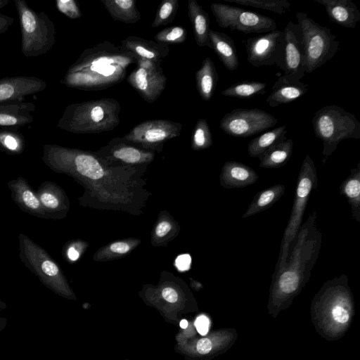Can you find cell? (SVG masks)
I'll list each match as a JSON object with an SVG mask.
<instances>
[{
    "instance_id": "cell-1",
    "label": "cell",
    "mask_w": 360,
    "mask_h": 360,
    "mask_svg": "<svg viewBox=\"0 0 360 360\" xmlns=\"http://www.w3.org/2000/svg\"><path fill=\"white\" fill-rule=\"evenodd\" d=\"M42 160L82 186L78 200L83 207L139 216L151 195L143 179L147 166L112 165L95 152L57 144L43 146Z\"/></svg>"
},
{
    "instance_id": "cell-2",
    "label": "cell",
    "mask_w": 360,
    "mask_h": 360,
    "mask_svg": "<svg viewBox=\"0 0 360 360\" xmlns=\"http://www.w3.org/2000/svg\"><path fill=\"white\" fill-rule=\"evenodd\" d=\"M314 210L302 224L289 248L285 265L274 271L269 288L268 309L271 314L286 308L309 281L322 245V233Z\"/></svg>"
},
{
    "instance_id": "cell-3",
    "label": "cell",
    "mask_w": 360,
    "mask_h": 360,
    "mask_svg": "<svg viewBox=\"0 0 360 360\" xmlns=\"http://www.w3.org/2000/svg\"><path fill=\"white\" fill-rule=\"evenodd\" d=\"M136 58L109 41L85 49L65 72L60 82L67 87L84 91L105 89L121 82Z\"/></svg>"
},
{
    "instance_id": "cell-4",
    "label": "cell",
    "mask_w": 360,
    "mask_h": 360,
    "mask_svg": "<svg viewBox=\"0 0 360 360\" xmlns=\"http://www.w3.org/2000/svg\"><path fill=\"white\" fill-rule=\"evenodd\" d=\"M312 317L321 334L337 339L349 328L354 316L352 293L346 274L328 280L312 302Z\"/></svg>"
},
{
    "instance_id": "cell-5",
    "label": "cell",
    "mask_w": 360,
    "mask_h": 360,
    "mask_svg": "<svg viewBox=\"0 0 360 360\" xmlns=\"http://www.w3.org/2000/svg\"><path fill=\"white\" fill-rule=\"evenodd\" d=\"M139 295L146 305L155 308L166 322L176 326L184 316L198 309L187 284L169 272L162 274L156 285H143Z\"/></svg>"
},
{
    "instance_id": "cell-6",
    "label": "cell",
    "mask_w": 360,
    "mask_h": 360,
    "mask_svg": "<svg viewBox=\"0 0 360 360\" xmlns=\"http://www.w3.org/2000/svg\"><path fill=\"white\" fill-rule=\"evenodd\" d=\"M120 103L110 98L68 105L57 127L76 134H98L113 130L120 123Z\"/></svg>"
},
{
    "instance_id": "cell-7",
    "label": "cell",
    "mask_w": 360,
    "mask_h": 360,
    "mask_svg": "<svg viewBox=\"0 0 360 360\" xmlns=\"http://www.w3.org/2000/svg\"><path fill=\"white\" fill-rule=\"evenodd\" d=\"M18 239L22 263L54 293L68 300H76V295L61 268L49 252L24 233H20Z\"/></svg>"
},
{
    "instance_id": "cell-8",
    "label": "cell",
    "mask_w": 360,
    "mask_h": 360,
    "mask_svg": "<svg viewBox=\"0 0 360 360\" xmlns=\"http://www.w3.org/2000/svg\"><path fill=\"white\" fill-rule=\"evenodd\" d=\"M312 125L315 136L323 142V164L342 141L360 139V123L356 117L335 105H325L317 110Z\"/></svg>"
},
{
    "instance_id": "cell-9",
    "label": "cell",
    "mask_w": 360,
    "mask_h": 360,
    "mask_svg": "<svg viewBox=\"0 0 360 360\" xmlns=\"http://www.w3.org/2000/svg\"><path fill=\"white\" fill-rule=\"evenodd\" d=\"M21 31V51L25 57H37L54 46L56 27L44 11L33 10L25 0L14 1Z\"/></svg>"
},
{
    "instance_id": "cell-10",
    "label": "cell",
    "mask_w": 360,
    "mask_h": 360,
    "mask_svg": "<svg viewBox=\"0 0 360 360\" xmlns=\"http://www.w3.org/2000/svg\"><path fill=\"white\" fill-rule=\"evenodd\" d=\"M318 176L314 162L307 155L299 172L292 207L288 224L284 231L280 252L274 271L281 269L285 264L289 248L302 224L304 214L311 192L317 187Z\"/></svg>"
},
{
    "instance_id": "cell-11",
    "label": "cell",
    "mask_w": 360,
    "mask_h": 360,
    "mask_svg": "<svg viewBox=\"0 0 360 360\" xmlns=\"http://www.w3.org/2000/svg\"><path fill=\"white\" fill-rule=\"evenodd\" d=\"M194 322L188 321L175 336L174 349L186 360H207L221 353L237 337L233 329H219L205 335L198 336Z\"/></svg>"
},
{
    "instance_id": "cell-12",
    "label": "cell",
    "mask_w": 360,
    "mask_h": 360,
    "mask_svg": "<svg viewBox=\"0 0 360 360\" xmlns=\"http://www.w3.org/2000/svg\"><path fill=\"white\" fill-rule=\"evenodd\" d=\"M304 44V70L311 73L331 60L340 49V42L330 30L315 22L307 13L295 14Z\"/></svg>"
},
{
    "instance_id": "cell-13",
    "label": "cell",
    "mask_w": 360,
    "mask_h": 360,
    "mask_svg": "<svg viewBox=\"0 0 360 360\" xmlns=\"http://www.w3.org/2000/svg\"><path fill=\"white\" fill-rule=\"evenodd\" d=\"M210 9L217 25L225 29L244 34L267 33L277 30L276 22L270 17L234 6L213 3Z\"/></svg>"
},
{
    "instance_id": "cell-14",
    "label": "cell",
    "mask_w": 360,
    "mask_h": 360,
    "mask_svg": "<svg viewBox=\"0 0 360 360\" xmlns=\"http://www.w3.org/2000/svg\"><path fill=\"white\" fill-rule=\"evenodd\" d=\"M277 122V118L263 110L236 108L223 116L219 127L229 136L246 138L264 131Z\"/></svg>"
},
{
    "instance_id": "cell-15",
    "label": "cell",
    "mask_w": 360,
    "mask_h": 360,
    "mask_svg": "<svg viewBox=\"0 0 360 360\" xmlns=\"http://www.w3.org/2000/svg\"><path fill=\"white\" fill-rule=\"evenodd\" d=\"M183 125L167 120H149L134 127L122 139L141 148L160 152L164 143L179 136Z\"/></svg>"
},
{
    "instance_id": "cell-16",
    "label": "cell",
    "mask_w": 360,
    "mask_h": 360,
    "mask_svg": "<svg viewBox=\"0 0 360 360\" xmlns=\"http://www.w3.org/2000/svg\"><path fill=\"white\" fill-rule=\"evenodd\" d=\"M279 58L276 66L291 79L300 80L305 75L304 44L302 30L297 23L290 21L283 30Z\"/></svg>"
},
{
    "instance_id": "cell-17",
    "label": "cell",
    "mask_w": 360,
    "mask_h": 360,
    "mask_svg": "<svg viewBox=\"0 0 360 360\" xmlns=\"http://www.w3.org/2000/svg\"><path fill=\"white\" fill-rule=\"evenodd\" d=\"M136 64L127 78V82L144 101L152 103L165 89L167 77L159 63L137 58Z\"/></svg>"
},
{
    "instance_id": "cell-18",
    "label": "cell",
    "mask_w": 360,
    "mask_h": 360,
    "mask_svg": "<svg viewBox=\"0 0 360 360\" xmlns=\"http://www.w3.org/2000/svg\"><path fill=\"white\" fill-rule=\"evenodd\" d=\"M98 156L112 165L148 166L153 161L155 153L115 137L107 145L95 152Z\"/></svg>"
},
{
    "instance_id": "cell-19",
    "label": "cell",
    "mask_w": 360,
    "mask_h": 360,
    "mask_svg": "<svg viewBox=\"0 0 360 360\" xmlns=\"http://www.w3.org/2000/svg\"><path fill=\"white\" fill-rule=\"evenodd\" d=\"M283 35V30H275L248 38L243 41L248 61L256 68L276 65Z\"/></svg>"
},
{
    "instance_id": "cell-20",
    "label": "cell",
    "mask_w": 360,
    "mask_h": 360,
    "mask_svg": "<svg viewBox=\"0 0 360 360\" xmlns=\"http://www.w3.org/2000/svg\"><path fill=\"white\" fill-rule=\"evenodd\" d=\"M46 83L33 76H15L0 78V104L11 101H25L27 96L42 91Z\"/></svg>"
},
{
    "instance_id": "cell-21",
    "label": "cell",
    "mask_w": 360,
    "mask_h": 360,
    "mask_svg": "<svg viewBox=\"0 0 360 360\" xmlns=\"http://www.w3.org/2000/svg\"><path fill=\"white\" fill-rule=\"evenodd\" d=\"M41 205L49 219L65 218L70 210L69 198L63 188L56 183L46 181L36 191Z\"/></svg>"
},
{
    "instance_id": "cell-22",
    "label": "cell",
    "mask_w": 360,
    "mask_h": 360,
    "mask_svg": "<svg viewBox=\"0 0 360 360\" xmlns=\"http://www.w3.org/2000/svg\"><path fill=\"white\" fill-rule=\"evenodd\" d=\"M7 186L11 191L13 200L22 211L38 218L49 219L41 205L36 191L24 177L18 176L8 181Z\"/></svg>"
},
{
    "instance_id": "cell-23",
    "label": "cell",
    "mask_w": 360,
    "mask_h": 360,
    "mask_svg": "<svg viewBox=\"0 0 360 360\" xmlns=\"http://www.w3.org/2000/svg\"><path fill=\"white\" fill-rule=\"evenodd\" d=\"M259 179L250 166L237 161L224 162L219 174V184L226 189L242 188L255 184Z\"/></svg>"
},
{
    "instance_id": "cell-24",
    "label": "cell",
    "mask_w": 360,
    "mask_h": 360,
    "mask_svg": "<svg viewBox=\"0 0 360 360\" xmlns=\"http://www.w3.org/2000/svg\"><path fill=\"white\" fill-rule=\"evenodd\" d=\"M35 110L32 102L15 100L0 104V127L18 129L32 123Z\"/></svg>"
},
{
    "instance_id": "cell-25",
    "label": "cell",
    "mask_w": 360,
    "mask_h": 360,
    "mask_svg": "<svg viewBox=\"0 0 360 360\" xmlns=\"http://www.w3.org/2000/svg\"><path fill=\"white\" fill-rule=\"evenodd\" d=\"M121 46L132 53L136 59L142 58L159 63L169 53L167 45L135 36H129L122 40Z\"/></svg>"
},
{
    "instance_id": "cell-26",
    "label": "cell",
    "mask_w": 360,
    "mask_h": 360,
    "mask_svg": "<svg viewBox=\"0 0 360 360\" xmlns=\"http://www.w3.org/2000/svg\"><path fill=\"white\" fill-rule=\"evenodd\" d=\"M324 6L330 20L345 28H354L360 11L351 0H314Z\"/></svg>"
},
{
    "instance_id": "cell-27",
    "label": "cell",
    "mask_w": 360,
    "mask_h": 360,
    "mask_svg": "<svg viewBox=\"0 0 360 360\" xmlns=\"http://www.w3.org/2000/svg\"><path fill=\"white\" fill-rule=\"evenodd\" d=\"M307 87L308 84L283 75L272 86V91L266 98V102L272 108L291 103L305 94Z\"/></svg>"
},
{
    "instance_id": "cell-28",
    "label": "cell",
    "mask_w": 360,
    "mask_h": 360,
    "mask_svg": "<svg viewBox=\"0 0 360 360\" xmlns=\"http://www.w3.org/2000/svg\"><path fill=\"white\" fill-rule=\"evenodd\" d=\"M209 39L214 50L224 66L230 71L238 68L239 60L233 40L226 34L210 30Z\"/></svg>"
},
{
    "instance_id": "cell-29",
    "label": "cell",
    "mask_w": 360,
    "mask_h": 360,
    "mask_svg": "<svg viewBox=\"0 0 360 360\" xmlns=\"http://www.w3.org/2000/svg\"><path fill=\"white\" fill-rule=\"evenodd\" d=\"M188 17L193 27L195 42L199 47L211 49L209 39L210 16L195 0L188 2Z\"/></svg>"
},
{
    "instance_id": "cell-30",
    "label": "cell",
    "mask_w": 360,
    "mask_h": 360,
    "mask_svg": "<svg viewBox=\"0 0 360 360\" xmlns=\"http://www.w3.org/2000/svg\"><path fill=\"white\" fill-rule=\"evenodd\" d=\"M340 194L344 195L351 206L352 219L360 222V162L350 170L340 187Z\"/></svg>"
},
{
    "instance_id": "cell-31",
    "label": "cell",
    "mask_w": 360,
    "mask_h": 360,
    "mask_svg": "<svg viewBox=\"0 0 360 360\" xmlns=\"http://www.w3.org/2000/svg\"><path fill=\"white\" fill-rule=\"evenodd\" d=\"M196 88L201 98L209 101L214 92L219 75L210 57H206L195 72Z\"/></svg>"
},
{
    "instance_id": "cell-32",
    "label": "cell",
    "mask_w": 360,
    "mask_h": 360,
    "mask_svg": "<svg viewBox=\"0 0 360 360\" xmlns=\"http://www.w3.org/2000/svg\"><path fill=\"white\" fill-rule=\"evenodd\" d=\"M294 143L287 139L271 147L258 156L259 167L266 169H277L284 166L292 155Z\"/></svg>"
},
{
    "instance_id": "cell-33",
    "label": "cell",
    "mask_w": 360,
    "mask_h": 360,
    "mask_svg": "<svg viewBox=\"0 0 360 360\" xmlns=\"http://www.w3.org/2000/svg\"><path fill=\"white\" fill-rule=\"evenodd\" d=\"M285 191L283 184H277L256 193L242 216L245 219L260 213L272 207L283 196Z\"/></svg>"
},
{
    "instance_id": "cell-34",
    "label": "cell",
    "mask_w": 360,
    "mask_h": 360,
    "mask_svg": "<svg viewBox=\"0 0 360 360\" xmlns=\"http://www.w3.org/2000/svg\"><path fill=\"white\" fill-rule=\"evenodd\" d=\"M101 2L115 20L134 24L141 20L135 0H101Z\"/></svg>"
},
{
    "instance_id": "cell-35",
    "label": "cell",
    "mask_w": 360,
    "mask_h": 360,
    "mask_svg": "<svg viewBox=\"0 0 360 360\" xmlns=\"http://www.w3.org/2000/svg\"><path fill=\"white\" fill-rule=\"evenodd\" d=\"M286 126L278 127L252 139L248 145V153L251 158H258L271 147L287 139Z\"/></svg>"
},
{
    "instance_id": "cell-36",
    "label": "cell",
    "mask_w": 360,
    "mask_h": 360,
    "mask_svg": "<svg viewBox=\"0 0 360 360\" xmlns=\"http://www.w3.org/2000/svg\"><path fill=\"white\" fill-rule=\"evenodd\" d=\"M141 243L138 238H127L110 243L99 249L94 255V260L106 262L126 256Z\"/></svg>"
},
{
    "instance_id": "cell-37",
    "label": "cell",
    "mask_w": 360,
    "mask_h": 360,
    "mask_svg": "<svg viewBox=\"0 0 360 360\" xmlns=\"http://www.w3.org/2000/svg\"><path fill=\"white\" fill-rule=\"evenodd\" d=\"M179 226L167 212H162L154 226L151 243L155 246L166 245L179 233Z\"/></svg>"
},
{
    "instance_id": "cell-38",
    "label": "cell",
    "mask_w": 360,
    "mask_h": 360,
    "mask_svg": "<svg viewBox=\"0 0 360 360\" xmlns=\"http://www.w3.org/2000/svg\"><path fill=\"white\" fill-rule=\"evenodd\" d=\"M25 139L22 134L15 129L0 127V150L8 155L23 153Z\"/></svg>"
},
{
    "instance_id": "cell-39",
    "label": "cell",
    "mask_w": 360,
    "mask_h": 360,
    "mask_svg": "<svg viewBox=\"0 0 360 360\" xmlns=\"http://www.w3.org/2000/svg\"><path fill=\"white\" fill-rule=\"evenodd\" d=\"M267 84L256 81H244L232 84L222 91L224 96L248 98L256 95L264 94Z\"/></svg>"
},
{
    "instance_id": "cell-40",
    "label": "cell",
    "mask_w": 360,
    "mask_h": 360,
    "mask_svg": "<svg viewBox=\"0 0 360 360\" xmlns=\"http://www.w3.org/2000/svg\"><path fill=\"white\" fill-rule=\"evenodd\" d=\"M213 143L212 133L206 120L199 119L193 130L191 148L194 150H201L210 148Z\"/></svg>"
},
{
    "instance_id": "cell-41",
    "label": "cell",
    "mask_w": 360,
    "mask_h": 360,
    "mask_svg": "<svg viewBox=\"0 0 360 360\" xmlns=\"http://www.w3.org/2000/svg\"><path fill=\"white\" fill-rule=\"evenodd\" d=\"M241 6H249L271 11L278 14H284L290 8V3L286 0H224Z\"/></svg>"
},
{
    "instance_id": "cell-42",
    "label": "cell",
    "mask_w": 360,
    "mask_h": 360,
    "mask_svg": "<svg viewBox=\"0 0 360 360\" xmlns=\"http://www.w3.org/2000/svg\"><path fill=\"white\" fill-rule=\"evenodd\" d=\"M179 8L178 0H164L159 5L152 27H158L170 23L177 13Z\"/></svg>"
},
{
    "instance_id": "cell-43",
    "label": "cell",
    "mask_w": 360,
    "mask_h": 360,
    "mask_svg": "<svg viewBox=\"0 0 360 360\" xmlns=\"http://www.w3.org/2000/svg\"><path fill=\"white\" fill-rule=\"evenodd\" d=\"M187 37V32L184 27L172 26L158 32L154 37L158 43L169 45L184 42Z\"/></svg>"
},
{
    "instance_id": "cell-44",
    "label": "cell",
    "mask_w": 360,
    "mask_h": 360,
    "mask_svg": "<svg viewBox=\"0 0 360 360\" xmlns=\"http://www.w3.org/2000/svg\"><path fill=\"white\" fill-rule=\"evenodd\" d=\"M88 244L80 240L68 241L63 248V257L68 262H76L81 256L82 250Z\"/></svg>"
},
{
    "instance_id": "cell-45",
    "label": "cell",
    "mask_w": 360,
    "mask_h": 360,
    "mask_svg": "<svg viewBox=\"0 0 360 360\" xmlns=\"http://www.w3.org/2000/svg\"><path fill=\"white\" fill-rule=\"evenodd\" d=\"M56 6L59 12L70 19H77L82 16L81 11L74 0H56Z\"/></svg>"
},
{
    "instance_id": "cell-46",
    "label": "cell",
    "mask_w": 360,
    "mask_h": 360,
    "mask_svg": "<svg viewBox=\"0 0 360 360\" xmlns=\"http://www.w3.org/2000/svg\"><path fill=\"white\" fill-rule=\"evenodd\" d=\"M194 325L198 333L201 335H205L209 330L210 321L207 317L204 315L198 316L194 321Z\"/></svg>"
},
{
    "instance_id": "cell-47",
    "label": "cell",
    "mask_w": 360,
    "mask_h": 360,
    "mask_svg": "<svg viewBox=\"0 0 360 360\" xmlns=\"http://www.w3.org/2000/svg\"><path fill=\"white\" fill-rule=\"evenodd\" d=\"M191 263V258L189 255L184 254L179 255L175 262L176 268L181 271H184L189 269Z\"/></svg>"
},
{
    "instance_id": "cell-48",
    "label": "cell",
    "mask_w": 360,
    "mask_h": 360,
    "mask_svg": "<svg viewBox=\"0 0 360 360\" xmlns=\"http://www.w3.org/2000/svg\"><path fill=\"white\" fill-rule=\"evenodd\" d=\"M13 22V18L0 13V34L7 31Z\"/></svg>"
},
{
    "instance_id": "cell-49",
    "label": "cell",
    "mask_w": 360,
    "mask_h": 360,
    "mask_svg": "<svg viewBox=\"0 0 360 360\" xmlns=\"http://www.w3.org/2000/svg\"><path fill=\"white\" fill-rule=\"evenodd\" d=\"M6 324V319L4 318H1L0 319V331L2 330L5 328Z\"/></svg>"
},
{
    "instance_id": "cell-50",
    "label": "cell",
    "mask_w": 360,
    "mask_h": 360,
    "mask_svg": "<svg viewBox=\"0 0 360 360\" xmlns=\"http://www.w3.org/2000/svg\"><path fill=\"white\" fill-rule=\"evenodd\" d=\"M9 2V0H0V9L6 6Z\"/></svg>"
},
{
    "instance_id": "cell-51",
    "label": "cell",
    "mask_w": 360,
    "mask_h": 360,
    "mask_svg": "<svg viewBox=\"0 0 360 360\" xmlns=\"http://www.w3.org/2000/svg\"><path fill=\"white\" fill-rule=\"evenodd\" d=\"M6 308H7L6 304L4 301L0 300V309H6Z\"/></svg>"
}]
</instances>
